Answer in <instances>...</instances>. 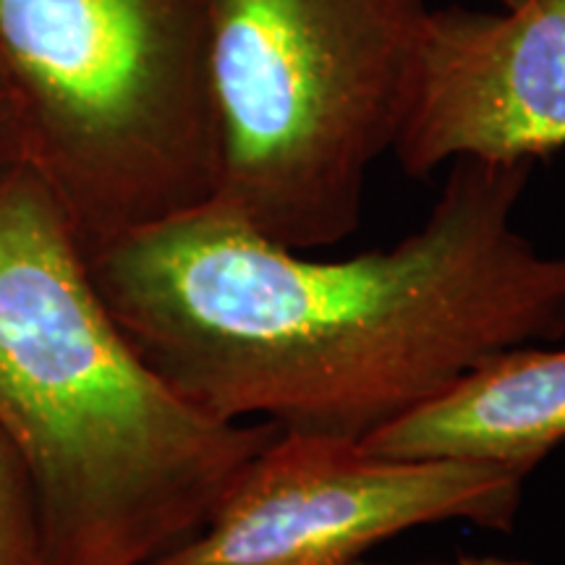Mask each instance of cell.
Returning <instances> with one entry per match:
<instances>
[{
    "mask_svg": "<svg viewBox=\"0 0 565 565\" xmlns=\"http://www.w3.org/2000/svg\"><path fill=\"white\" fill-rule=\"evenodd\" d=\"M534 160L461 158L391 249L315 259L207 202L89 254L139 356L202 414L366 437L494 353L565 338V254L513 215Z\"/></svg>",
    "mask_w": 565,
    "mask_h": 565,
    "instance_id": "6da1fadb",
    "label": "cell"
},
{
    "mask_svg": "<svg viewBox=\"0 0 565 565\" xmlns=\"http://www.w3.org/2000/svg\"><path fill=\"white\" fill-rule=\"evenodd\" d=\"M500 3L505 6V9H511V6H515V3H521V0H500Z\"/></svg>",
    "mask_w": 565,
    "mask_h": 565,
    "instance_id": "4fadbf2b",
    "label": "cell"
},
{
    "mask_svg": "<svg viewBox=\"0 0 565 565\" xmlns=\"http://www.w3.org/2000/svg\"><path fill=\"white\" fill-rule=\"evenodd\" d=\"M21 160V134L17 105L9 89H0V168Z\"/></svg>",
    "mask_w": 565,
    "mask_h": 565,
    "instance_id": "9c48e42d",
    "label": "cell"
},
{
    "mask_svg": "<svg viewBox=\"0 0 565 565\" xmlns=\"http://www.w3.org/2000/svg\"><path fill=\"white\" fill-rule=\"evenodd\" d=\"M0 89H6V76H3V63H0Z\"/></svg>",
    "mask_w": 565,
    "mask_h": 565,
    "instance_id": "7c38bea8",
    "label": "cell"
},
{
    "mask_svg": "<svg viewBox=\"0 0 565 565\" xmlns=\"http://www.w3.org/2000/svg\"><path fill=\"white\" fill-rule=\"evenodd\" d=\"M0 429L32 479L45 565L158 561L280 435L202 414L139 356L24 160L0 168Z\"/></svg>",
    "mask_w": 565,
    "mask_h": 565,
    "instance_id": "7a4b0ae2",
    "label": "cell"
},
{
    "mask_svg": "<svg viewBox=\"0 0 565 565\" xmlns=\"http://www.w3.org/2000/svg\"><path fill=\"white\" fill-rule=\"evenodd\" d=\"M450 565H536L521 557H503V555H458Z\"/></svg>",
    "mask_w": 565,
    "mask_h": 565,
    "instance_id": "30bf717a",
    "label": "cell"
},
{
    "mask_svg": "<svg viewBox=\"0 0 565 565\" xmlns=\"http://www.w3.org/2000/svg\"><path fill=\"white\" fill-rule=\"evenodd\" d=\"M0 565H45L32 479L0 429Z\"/></svg>",
    "mask_w": 565,
    "mask_h": 565,
    "instance_id": "ba28073f",
    "label": "cell"
},
{
    "mask_svg": "<svg viewBox=\"0 0 565 565\" xmlns=\"http://www.w3.org/2000/svg\"><path fill=\"white\" fill-rule=\"evenodd\" d=\"M565 147V0L503 13L429 11L393 154L429 179L461 158L536 160Z\"/></svg>",
    "mask_w": 565,
    "mask_h": 565,
    "instance_id": "8992f818",
    "label": "cell"
},
{
    "mask_svg": "<svg viewBox=\"0 0 565 565\" xmlns=\"http://www.w3.org/2000/svg\"><path fill=\"white\" fill-rule=\"evenodd\" d=\"M223 0H0L21 160L84 257L207 204L221 179Z\"/></svg>",
    "mask_w": 565,
    "mask_h": 565,
    "instance_id": "3957f363",
    "label": "cell"
},
{
    "mask_svg": "<svg viewBox=\"0 0 565 565\" xmlns=\"http://www.w3.org/2000/svg\"><path fill=\"white\" fill-rule=\"evenodd\" d=\"M524 471L469 458H395L282 433L212 519L147 565H351L412 529L466 521L513 532Z\"/></svg>",
    "mask_w": 565,
    "mask_h": 565,
    "instance_id": "5b68a950",
    "label": "cell"
},
{
    "mask_svg": "<svg viewBox=\"0 0 565 565\" xmlns=\"http://www.w3.org/2000/svg\"><path fill=\"white\" fill-rule=\"evenodd\" d=\"M565 440V349L494 353L427 406L362 443L395 458H469L529 477Z\"/></svg>",
    "mask_w": 565,
    "mask_h": 565,
    "instance_id": "52a82bcc",
    "label": "cell"
},
{
    "mask_svg": "<svg viewBox=\"0 0 565 565\" xmlns=\"http://www.w3.org/2000/svg\"><path fill=\"white\" fill-rule=\"evenodd\" d=\"M351 565H387V563H370V561H356ZM408 565H450V563H408Z\"/></svg>",
    "mask_w": 565,
    "mask_h": 565,
    "instance_id": "8fae6325",
    "label": "cell"
},
{
    "mask_svg": "<svg viewBox=\"0 0 565 565\" xmlns=\"http://www.w3.org/2000/svg\"><path fill=\"white\" fill-rule=\"evenodd\" d=\"M427 13L424 0H223L210 202L286 249L345 242L393 150Z\"/></svg>",
    "mask_w": 565,
    "mask_h": 565,
    "instance_id": "277c9868",
    "label": "cell"
}]
</instances>
